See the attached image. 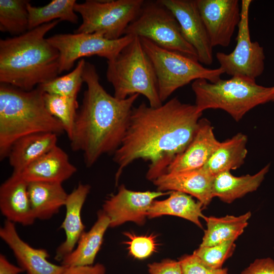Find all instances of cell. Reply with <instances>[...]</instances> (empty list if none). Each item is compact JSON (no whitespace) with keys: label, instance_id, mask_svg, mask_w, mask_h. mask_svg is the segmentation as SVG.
Segmentation results:
<instances>
[{"label":"cell","instance_id":"17","mask_svg":"<svg viewBox=\"0 0 274 274\" xmlns=\"http://www.w3.org/2000/svg\"><path fill=\"white\" fill-rule=\"evenodd\" d=\"M214 177L202 168L177 173H165L153 181L157 190L179 191L195 197L203 207L214 198Z\"/></svg>","mask_w":274,"mask_h":274},{"label":"cell","instance_id":"21","mask_svg":"<svg viewBox=\"0 0 274 274\" xmlns=\"http://www.w3.org/2000/svg\"><path fill=\"white\" fill-rule=\"evenodd\" d=\"M57 135L40 132L17 140L12 145L7 156L13 173L21 174L29 165L56 146Z\"/></svg>","mask_w":274,"mask_h":274},{"label":"cell","instance_id":"19","mask_svg":"<svg viewBox=\"0 0 274 274\" xmlns=\"http://www.w3.org/2000/svg\"><path fill=\"white\" fill-rule=\"evenodd\" d=\"M90 186L81 183L68 194L65 204V215L60 228L65 234L64 241L56 250L55 259L61 261L76 247L78 241L85 232V228L81 218V211L90 192Z\"/></svg>","mask_w":274,"mask_h":274},{"label":"cell","instance_id":"4","mask_svg":"<svg viewBox=\"0 0 274 274\" xmlns=\"http://www.w3.org/2000/svg\"><path fill=\"white\" fill-rule=\"evenodd\" d=\"M44 93L40 85L30 91H24L1 84V160L8 156L12 145L24 136L64 132L61 123L46 109Z\"/></svg>","mask_w":274,"mask_h":274},{"label":"cell","instance_id":"38","mask_svg":"<svg viewBox=\"0 0 274 274\" xmlns=\"http://www.w3.org/2000/svg\"><path fill=\"white\" fill-rule=\"evenodd\" d=\"M24 270L11 263L3 254H0V274H20Z\"/></svg>","mask_w":274,"mask_h":274},{"label":"cell","instance_id":"1","mask_svg":"<svg viewBox=\"0 0 274 274\" xmlns=\"http://www.w3.org/2000/svg\"><path fill=\"white\" fill-rule=\"evenodd\" d=\"M202 113L195 105L177 97L156 108L144 102L133 107L125 135L114 153L118 166L116 182L126 167L139 159L150 161L149 180L164 174L193 140Z\"/></svg>","mask_w":274,"mask_h":274},{"label":"cell","instance_id":"32","mask_svg":"<svg viewBox=\"0 0 274 274\" xmlns=\"http://www.w3.org/2000/svg\"><path fill=\"white\" fill-rule=\"evenodd\" d=\"M235 241L230 240L209 247H199L193 254L204 264L213 268H220L225 261L230 257L235 249Z\"/></svg>","mask_w":274,"mask_h":274},{"label":"cell","instance_id":"28","mask_svg":"<svg viewBox=\"0 0 274 274\" xmlns=\"http://www.w3.org/2000/svg\"><path fill=\"white\" fill-rule=\"evenodd\" d=\"M76 3V0H52L45 6L36 7L28 2V30L56 20L78 23V17L74 10Z\"/></svg>","mask_w":274,"mask_h":274},{"label":"cell","instance_id":"12","mask_svg":"<svg viewBox=\"0 0 274 274\" xmlns=\"http://www.w3.org/2000/svg\"><path fill=\"white\" fill-rule=\"evenodd\" d=\"M170 192L158 190L135 191L122 185L116 194L105 200L102 210L109 218L110 227H116L127 222L142 225L145 223L152 202L156 198Z\"/></svg>","mask_w":274,"mask_h":274},{"label":"cell","instance_id":"13","mask_svg":"<svg viewBox=\"0 0 274 274\" xmlns=\"http://www.w3.org/2000/svg\"><path fill=\"white\" fill-rule=\"evenodd\" d=\"M195 1L212 47H228L241 20L239 1Z\"/></svg>","mask_w":274,"mask_h":274},{"label":"cell","instance_id":"24","mask_svg":"<svg viewBox=\"0 0 274 274\" xmlns=\"http://www.w3.org/2000/svg\"><path fill=\"white\" fill-rule=\"evenodd\" d=\"M267 165L257 173L240 177L232 175L229 171L214 176L213 195L222 201L230 203L246 194L256 191L269 170Z\"/></svg>","mask_w":274,"mask_h":274},{"label":"cell","instance_id":"22","mask_svg":"<svg viewBox=\"0 0 274 274\" xmlns=\"http://www.w3.org/2000/svg\"><path fill=\"white\" fill-rule=\"evenodd\" d=\"M110 223L109 218L102 210L99 211L93 225L82 234L74 250L63 258L61 264L65 267L93 265Z\"/></svg>","mask_w":274,"mask_h":274},{"label":"cell","instance_id":"35","mask_svg":"<svg viewBox=\"0 0 274 274\" xmlns=\"http://www.w3.org/2000/svg\"><path fill=\"white\" fill-rule=\"evenodd\" d=\"M149 274H183L179 260L165 259L148 264Z\"/></svg>","mask_w":274,"mask_h":274},{"label":"cell","instance_id":"39","mask_svg":"<svg viewBox=\"0 0 274 274\" xmlns=\"http://www.w3.org/2000/svg\"><path fill=\"white\" fill-rule=\"evenodd\" d=\"M272 101H274V92H273V94L272 95Z\"/></svg>","mask_w":274,"mask_h":274},{"label":"cell","instance_id":"7","mask_svg":"<svg viewBox=\"0 0 274 274\" xmlns=\"http://www.w3.org/2000/svg\"><path fill=\"white\" fill-rule=\"evenodd\" d=\"M140 39L154 68L162 102L177 89L192 81L204 79L215 83L224 73L220 67L206 68L196 59L160 47L148 39Z\"/></svg>","mask_w":274,"mask_h":274},{"label":"cell","instance_id":"40","mask_svg":"<svg viewBox=\"0 0 274 274\" xmlns=\"http://www.w3.org/2000/svg\"><path fill=\"white\" fill-rule=\"evenodd\" d=\"M273 249H274V247H273Z\"/></svg>","mask_w":274,"mask_h":274},{"label":"cell","instance_id":"33","mask_svg":"<svg viewBox=\"0 0 274 274\" xmlns=\"http://www.w3.org/2000/svg\"><path fill=\"white\" fill-rule=\"evenodd\" d=\"M124 234L128 238L124 243L127 245L128 253L133 258L145 259L156 252L157 243L153 234L138 235L130 232Z\"/></svg>","mask_w":274,"mask_h":274},{"label":"cell","instance_id":"5","mask_svg":"<svg viewBox=\"0 0 274 274\" xmlns=\"http://www.w3.org/2000/svg\"><path fill=\"white\" fill-rule=\"evenodd\" d=\"M191 88L198 112L221 109L236 121L256 106L271 101L274 92V86H262L255 80L241 76L215 83L199 79L192 82Z\"/></svg>","mask_w":274,"mask_h":274},{"label":"cell","instance_id":"30","mask_svg":"<svg viewBox=\"0 0 274 274\" xmlns=\"http://www.w3.org/2000/svg\"><path fill=\"white\" fill-rule=\"evenodd\" d=\"M46 109L62 124L70 139L72 136L78 104L77 98L45 93Z\"/></svg>","mask_w":274,"mask_h":274},{"label":"cell","instance_id":"3","mask_svg":"<svg viewBox=\"0 0 274 274\" xmlns=\"http://www.w3.org/2000/svg\"><path fill=\"white\" fill-rule=\"evenodd\" d=\"M59 20L0 40V82L24 91L57 77L58 51L45 38Z\"/></svg>","mask_w":274,"mask_h":274},{"label":"cell","instance_id":"31","mask_svg":"<svg viewBox=\"0 0 274 274\" xmlns=\"http://www.w3.org/2000/svg\"><path fill=\"white\" fill-rule=\"evenodd\" d=\"M85 60H79L75 69L68 74L39 85L47 93L77 98L82 84V75Z\"/></svg>","mask_w":274,"mask_h":274},{"label":"cell","instance_id":"36","mask_svg":"<svg viewBox=\"0 0 274 274\" xmlns=\"http://www.w3.org/2000/svg\"><path fill=\"white\" fill-rule=\"evenodd\" d=\"M241 274H274V260L270 257L256 259Z\"/></svg>","mask_w":274,"mask_h":274},{"label":"cell","instance_id":"27","mask_svg":"<svg viewBox=\"0 0 274 274\" xmlns=\"http://www.w3.org/2000/svg\"><path fill=\"white\" fill-rule=\"evenodd\" d=\"M251 216L250 212L240 215H226L222 217H206L207 229L200 247L216 245L225 241H235L244 232Z\"/></svg>","mask_w":274,"mask_h":274},{"label":"cell","instance_id":"6","mask_svg":"<svg viewBox=\"0 0 274 274\" xmlns=\"http://www.w3.org/2000/svg\"><path fill=\"white\" fill-rule=\"evenodd\" d=\"M106 77L114 88V96L124 99L135 94H142L149 105H162L153 64L144 49L140 39L135 36L113 60L107 61Z\"/></svg>","mask_w":274,"mask_h":274},{"label":"cell","instance_id":"11","mask_svg":"<svg viewBox=\"0 0 274 274\" xmlns=\"http://www.w3.org/2000/svg\"><path fill=\"white\" fill-rule=\"evenodd\" d=\"M252 0H242L241 17L238 25L236 45L232 52H217L216 58L224 73L255 80L263 73L265 58L263 48L251 40L249 13Z\"/></svg>","mask_w":274,"mask_h":274},{"label":"cell","instance_id":"9","mask_svg":"<svg viewBox=\"0 0 274 274\" xmlns=\"http://www.w3.org/2000/svg\"><path fill=\"white\" fill-rule=\"evenodd\" d=\"M144 0H87L76 3L74 10L82 23L74 33H97L109 40L124 36L130 23L139 14Z\"/></svg>","mask_w":274,"mask_h":274},{"label":"cell","instance_id":"23","mask_svg":"<svg viewBox=\"0 0 274 274\" xmlns=\"http://www.w3.org/2000/svg\"><path fill=\"white\" fill-rule=\"evenodd\" d=\"M31 208L36 219L48 220L65 206L68 194L62 183L35 181L28 184Z\"/></svg>","mask_w":274,"mask_h":274},{"label":"cell","instance_id":"29","mask_svg":"<svg viewBox=\"0 0 274 274\" xmlns=\"http://www.w3.org/2000/svg\"><path fill=\"white\" fill-rule=\"evenodd\" d=\"M26 0H0V30L18 36L28 30Z\"/></svg>","mask_w":274,"mask_h":274},{"label":"cell","instance_id":"18","mask_svg":"<svg viewBox=\"0 0 274 274\" xmlns=\"http://www.w3.org/2000/svg\"><path fill=\"white\" fill-rule=\"evenodd\" d=\"M220 143L215 136L210 122L206 118L200 119L193 140L169 165L165 173L181 172L203 167Z\"/></svg>","mask_w":274,"mask_h":274},{"label":"cell","instance_id":"2","mask_svg":"<svg viewBox=\"0 0 274 274\" xmlns=\"http://www.w3.org/2000/svg\"><path fill=\"white\" fill-rule=\"evenodd\" d=\"M87 89L77 111L72 149L83 153L87 167L92 166L104 154L114 153L126 132L133 104L140 94L119 99L101 85L95 65L86 61L82 75Z\"/></svg>","mask_w":274,"mask_h":274},{"label":"cell","instance_id":"16","mask_svg":"<svg viewBox=\"0 0 274 274\" xmlns=\"http://www.w3.org/2000/svg\"><path fill=\"white\" fill-rule=\"evenodd\" d=\"M28 184L21 174L13 172L1 185L0 210L6 220L23 226H30L35 222Z\"/></svg>","mask_w":274,"mask_h":274},{"label":"cell","instance_id":"25","mask_svg":"<svg viewBox=\"0 0 274 274\" xmlns=\"http://www.w3.org/2000/svg\"><path fill=\"white\" fill-rule=\"evenodd\" d=\"M169 196L163 200H155L147 213V217L151 219L163 215L179 217L191 221L202 228L200 218L203 219L202 213L203 206L192 196L179 191H170Z\"/></svg>","mask_w":274,"mask_h":274},{"label":"cell","instance_id":"14","mask_svg":"<svg viewBox=\"0 0 274 274\" xmlns=\"http://www.w3.org/2000/svg\"><path fill=\"white\" fill-rule=\"evenodd\" d=\"M173 14L185 40L195 50L200 63H213V47L195 0H158Z\"/></svg>","mask_w":274,"mask_h":274},{"label":"cell","instance_id":"37","mask_svg":"<svg viewBox=\"0 0 274 274\" xmlns=\"http://www.w3.org/2000/svg\"><path fill=\"white\" fill-rule=\"evenodd\" d=\"M105 265L97 263L89 266L65 267L61 274H106Z\"/></svg>","mask_w":274,"mask_h":274},{"label":"cell","instance_id":"26","mask_svg":"<svg viewBox=\"0 0 274 274\" xmlns=\"http://www.w3.org/2000/svg\"><path fill=\"white\" fill-rule=\"evenodd\" d=\"M247 136L238 133L230 139L220 142L208 162L202 167L213 176L236 169L244 162L247 154Z\"/></svg>","mask_w":274,"mask_h":274},{"label":"cell","instance_id":"10","mask_svg":"<svg viewBox=\"0 0 274 274\" xmlns=\"http://www.w3.org/2000/svg\"><path fill=\"white\" fill-rule=\"evenodd\" d=\"M134 38L124 35L109 40L97 33H60L47 38L59 52V74L68 71L75 62L85 56L97 55L107 61L114 59Z\"/></svg>","mask_w":274,"mask_h":274},{"label":"cell","instance_id":"20","mask_svg":"<svg viewBox=\"0 0 274 274\" xmlns=\"http://www.w3.org/2000/svg\"><path fill=\"white\" fill-rule=\"evenodd\" d=\"M77 172L68 156L56 146L26 167L21 173L28 183L35 181L62 183Z\"/></svg>","mask_w":274,"mask_h":274},{"label":"cell","instance_id":"8","mask_svg":"<svg viewBox=\"0 0 274 274\" xmlns=\"http://www.w3.org/2000/svg\"><path fill=\"white\" fill-rule=\"evenodd\" d=\"M124 35L148 39L160 47L198 60L195 50L184 38L177 20L158 0L145 1Z\"/></svg>","mask_w":274,"mask_h":274},{"label":"cell","instance_id":"15","mask_svg":"<svg viewBox=\"0 0 274 274\" xmlns=\"http://www.w3.org/2000/svg\"><path fill=\"white\" fill-rule=\"evenodd\" d=\"M0 237L12 251L18 263L26 274H61L65 266L50 262L47 250L35 248L19 235L15 224L6 220Z\"/></svg>","mask_w":274,"mask_h":274},{"label":"cell","instance_id":"34","mask_svg":"<svg viewBox=\"0 0 274 274\" xmlns=\"http://www.w3.org/2000/svg\"><path fill=\"white\" fill-rule=\"evenodd\" d=\"M178 260L183 274H230L227 268L210 267L204 264L193 254L185 255Z\"/></svg>","mask_w":274,"mask_h":274}]
</instances>
